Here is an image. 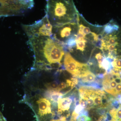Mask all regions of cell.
Masks as SVG:
<instances>
[{
	"label": "cell",
	"instance_id": "6da1fadb",
	"mask_svg": "<svg viewBox=\"0 0 121 121\" xmlns=\"http://www.w3.org/2000/svg\"><path fill=\"white\" fill-rule=\"evenodd\" d=\"M28 43L35 56L32 70L48 71L54 69V65H62L64 48L51 37L29 39Z\"/></svg>",
	"mask_w": 121,
	"mask_h": 121
},
{
	"label": "cell",
	"instance_id": "7a4b0ae2",
	"mask_svg": "<svg viewBox=\"0 0 121 121\" xmlns=\"http://www.w3.org/2000/svg\"><path fill=\"white\" fill-rule=\"evenodd\" d=\"M46 15L52 26L76 23L78 24L80 18L72 0L47 1Z\"/></svg>",
	"mask_w": 121,
	"mask_h": 121
},
{
	"label": "cell",
	"instance_id": "3957f363",
	"mask_svg": "<svg viewBox=\"0 0 121 121\" xmlns=\"http://www.w3.org/2000/svg\"><path fill=\"white\" fill-rule=\"evenodd\" d=\"M34 5L33 0H0V16L22 15Z\"/></svg>",
	"mask_w": 121,
	"mask_h": 121
},
{
	"label": "cell",
	"instance_id": "277c9868",
	"mask_svg": "<svg viewBox=\"0 0 121 121\" xmlns=\"http://www.w3.org/2000/svg\"><path fill=\"white\" fill-rule=\"evenodd\" d=\"M22 28L29 39L52 36L53 26L50 23L47 15L41 20L31 25L22 24Z\"/></svg>",
	"mask_w": 121,
	"mask_h": 121
},
{
	"label": "cell",
	"instance_id": "5b68a950",
	"mask_svg": "<svg viewBox=\"0 0 121 121\" xmlns=\"http://www.w3.org/2000/svg\"><path fill=\"white\" fill-rule=\"evenodd\" d=\"M78 25L76 23H70L53 26L51 37L64 48L70 40L78 37L75 31V29L78 28Z\"/></svg>",
	"mask_w": 121,
	"mask_h": 121
},
{
	"label": "cell",
	"instance_id": "8992f818",
	"mask_svg": "<svg viewBox=\"0 0 121 121\" xmlns=\"http://www.w3.org/2000/svg\"><path fill=\"white\" fill-rule=\"evenodd\" d=\"M64 64L66 70L74 76L78 77L84 72L89 70L87 64L76 60L68 52L65 53Z\"/></svg>",
	"mask_w": 121,
	"mask_h": 121
},
{
	"label": "cell",
	"instance_id": "52a82bcc",
	"mask_svg": "<svg viewBox=\"0 0 121 121\" xmlns=\"http://www.w3.org/2000/svg\"><path fill=\"white\" fill-rule=\"evenodd\" d=\"M72 99L69 97L59 99L58 102V113L59 115L62 114L63 113L68 111L72 103Z\"/></svg>",
	"mask_w": 121,
	"mask_h": 121
},
{
	"label": "cell",
	"instance_id": "ba28073f",
	"mask_svg": "<svg viewBox=\"0 0 121 121\" xmlns=\"http://www.w3.org/2000/svg\"><path fill=\"white\" fill-rule=\"evenodd\" d=\"M76 50L80 52H84L86 50L88 43L86 37H78L75 39Z\"/></svg>",
	"mask_w": 121,
	"mask_h": 121
},
{
	"label": "cell",
	"instance_id": "9c48e42d",
	"mask_svg": "<svg viewBox=\"0 0 121 121\" xmlns=\"http://www.w3.org/2000/svg\"><path fill=\"white\" fill-rule=\"evenodd\" d=\"M78 77L83 82L87 83L94 82L96 78L95 75L89 70L84 72Z\"/></svg>",
	"mask_w": 121,
	"mask_h": 121
},
{
	"label": "cell",
	"instance_id": "30bf717a",
	"mask_svg": "<svg viewBox=\"0 0 121 121\" xmlns=\"http://www.w3.org/2000/svg\"><path fill=\"white\" fill-rule=\"evenodd\" d=\"M95 57L98 63L99 67L101 68L102 63L103 62L104 59L105 58L104 55L102 54L101 52H99L96 54Z\"/></svg>",
	"mask_w": 121,
	"mask_h": 121
},
{
	"label": "cell",
	"instance_id": "8fae6325",
	"mask_svg": "<svg viewBox=\"0 0 121 121\" xmlns=\"http://www.w3.org/2000/svg\"><path fill=\"white\" fill-rule=\"evenodd\" d=\"M70 86V85L67 82L65 83L64 82H62L59 84L57 88V91L60 92V91L63 90L64 89H66L67 87Z\"/></svg>",
	"mask_w": 121,
	"mask_h": 121
},
{
	"label": "cell",
	"instance_id": "7c38bea8",
	"mask_svg": "<svg viewBox=\"0 0 121 121\" xmlns=\"http://www.w3.org/2000/svg\"><path fill=\"white\" fill-rule=\"evenodd\" d=\"M77 121H90L91 119L88 116L82 114L77 117Z\"/></svg>",
	"mask_w": 121,
	"mask_h": 121
},
{
	"label": "cell",
	"instance_id": "4fadbf2b",
	"mask_svg": "<svg viewBox=\"0 0 121 121\" xmlns=\"http://www.w3.org/2000/svg\"><path fill=\"white\" fill-rule=\"evenodd\" d=\"M83 109H84L82 106L79 104L76 107L74 111V112L76 113L79 114L81 113L82 112Z\"/></svg>",
	"mask_w": 121,
	"mask_h": 121
},
{
	"label": "cell",
	"instance_id": "5bb4252c",
	"mask_svg": "<svg viewBox=\"0 0 121 121\" xmlns=\"http://www.w3.org/2000/svg\"><path fill=\"white\" fill-rule=\"evenodd\" d=\"M0 121H7L1 112L0 111Z\"/></svg>",
	"mask_w": 121,
	"mask_h": 121
}]
</instances>
